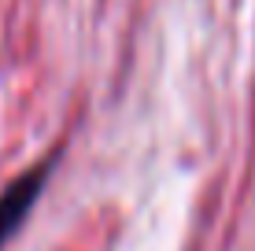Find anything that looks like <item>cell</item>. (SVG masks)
<instances>
[{"mask_svg":"<svg viewBox=\"0 0 255 251\" xmlns=\"http://www.w3.org/2000/svg\"><path fill=\"white\" fill-rule=\"evenodd\" d=\"M52 163L56 159H45V163H37V167H30L26 174H19L4 192H0V251H4V244L15 237V233H19L26 214L33 211V203L41 200Z\"/></svg>","mask_w":255,"mask_h":251,"instance_id":"1","label":"cell"}]
</instances>
